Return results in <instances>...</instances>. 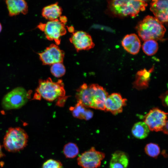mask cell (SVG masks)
Wrapping results in <instances>:
<instances>
[{
	"instance_id": "6da1fadb",
	"label": "cell",
	"mask_w": 168,
	"mask_h": 168,
	"mask_svg": "<svg viewBox=\"0 0 168 168\" xmlns=\"http://www.w3.org/2000/svg\"><path fill=\"white\" fill-rule=\"evenodd\" d=\"M108 96L106 90L98 84L84 83L77 90L76 98L86 108L105 110V102Z\"/></svg>"
},
{
	"instance_id": "7a4b0ae2",
	"label": "cell",
	"mask_w": 168,
	"mask_h": 168,
	"mask_svg": "<svg viewBox=\"0 0 168 168\" xmlns=\"http://www.w3.org/2000/svg\"><path fill=\"white\" fill-rule=\"evenodd\" d=\"M136 28L139 36L144 41L161 40L166 30L162 23L155 16L149 15L140 21Z\"/></svg>"
},
{
	"instance_id": "3957f363",
	"label": "cell",
	"mask_w": 168,
	"mask_h": 168,
	"mask_svg": "<svg viewBox=\"0 0 168 168\" xmlns=\"http://www.w3.org/2000/svg\"><path fill=\"white\" fill-rule=\"evenodd\" d=\"M108 8L111 14L119 17L137 16L145 10L147 5L143 0H111L108 1Z\"/></svg>"
},
{
	"instance_id": "277c9868",
	"label": "cell",
	"mask_w": 168,
	"mask_h": 168,
	"mask_svg": "<svg viewBox=\"0 0 168 168\" xmlns=\"http://www.w3.org/2000/svg\"><path fill=\"white\" fill-rule=\"evenodd\" d=\"M34 97L38 99L42 97L49 101H53L59 97L65 95L64 84L61 80L58 82H53L50 78L46 80H40L36 90Z\"/></svg>"
},
{
	"instance_id": "5b68a950",
	"label": "cell",
	"mask_w": 168,
	"mask_h": 168,
	"mask_svg": "<svg viewBox=\"0 0 168 168\" xmlns=\"http://www.w3.org/2000/svg\"><path fill=\"white\" fill-rule=\"evenodd\" d=\"M28 139L27 133L23 129L20 127L10 128L4 137V146L9 152H18L26 146Z\"/></svg>"
},
{
	"instance_id": "8992f818",
	"label": "cell",
	"mask_w": 168,
	"mask_h": 168,
	"mask_svg": "<svg viewBox=\"0 0 168 168\" xmlns=\"http://www.w3.org/2000/svg\"><path fill=\"white\" fill-rule=\"evenodd\" d=\"M29 95L23 87H17L6 94L3 97L2 105L6 110L17 109L27 102Z\"/></svg>"
},
{
	"instance_id": "52a82bcc",
	"label": "cell",
	"mask_w": 168,
	"mask_h": 168,
	"mask_svg": "<svg viewBox=\"0 0 168 168\" xmlns=\"http://www.w3.org/2000/svg\"><path fill=\"white\" fill-rule=\"evenodd\" d=\"M37 27L44 32L48 40L54 41L57 45L60 43L61 36L66 33L65 24L59 19L49 21L46 23H40Z\"/></svg>"
},
{
	"instance_id": "ba28073f",
	"label": "cell",
	"mask_w": 168,
	"mask_h": 168,
	"mask_svg": "<svg viewBox=\"0 0 168 168\" xmlns=\"http://www.w3.org/2000/svg\"><path fill=\"white\" fill-rule=\"evenodd\" d=\"M105 157V153L92 147L80 155L77 159V163L82 168H98Z\"/></svg>"
},
{
	"instance_id": "9c48e42d",
	"label": "cell",
	"mask_w": 168,
	"mask_h": 168,
	"mask_svg": "<svg viewBox=\"0 0 168 168\" xmlns=\"http://www.w3.org/2000/svg\"><path fill=\"white\" fill-rule=\"evenodd\" d=\"M168 117V113L157 108L151 110L146 115L144 122L150 130L158 132L162 131Z\"/></svg>"
},
{
	"instance_id": "30bf717a",
	"label": "cell",
	"mask_w": 168,
	"mask_h": 168,
	"mask_svg": "<svg viewBox=\"0 0 168 168\" xmlns=\"http://www.w3.org/2000/svg\"><path fill=\"white\" fill-rule=\"evenodd\" d=\"M40 60L43 65H52L63 61L64 53L56 44H51L44 51L38 53Z\"/></svg>"
},
{
	"instance_id": "8fae6325",
	"label": "cell",
	"mask_w": 168,
	"mask_h": 168,
	"mask_svg": "<svg viewBox=\"0 0 168 168\" xmlns=\"http://www.w3.org/2000/svg\"><path fill=\"white\" fill-rule=\"evenodd\" d=\"M69 40L77 52L90 49L95 46L91 36L83 31H78L73 33Z\"/></svg>"
},
{
	"instance_id": "7c38bea8",
	"label": "cell",
	"mask_w": 168,
	"mask_h": 168,
	"mask_svg": "<svg viewBox=\"0 0 168 168\" xmlns=\"http://www.w3.org/2000/svg\"><path fill=\"white\" fill-rule=\"evenodd\" d=\"M126 100L119 93H113L108 96L105 100V110L114 115L120 113L122 112L123 107L126 105Z\"/></svg>"
},
{
	"instance_id": "4fadbf2b",
	"label": "cell",
	"mask_w": 168,
	"mask_h": 168,
	"mask_svg": "<svg viewBox=\"0 0 168 168\" xmlns=\"http://www.w3.org/2000/svg\"><path fill=\"white\" fill-rule=\"evenodd\" d=\"M150 10L161 22H168V0H152Z\"/></svg>"
},
{
	"instance_id": "5bb4252c",
	"label": "cell",
	"mask_w": 168,
	"mask_h": 168,
	"mask_svg": "<svg viewBox=\"0 0 168 168\" xmlns=\"http://www.w3.org/2000/svg\"><path fill=\"white\" fill-rule=\"evenodd\" d=\"M122 45L125 50L133 55L137 54L141 47L140 41L135 34L125 35L122 41Z\"/></svg>"
},
{
	"instance_id": "9a60e30c",
	"label": "cell",
	"mask_w": 168,
	"mask_h": 168,
	"mask_svg": "<svg viewBox=\"0 0 168 168\" xmlns=\"http://www.w3.org/2000/svg\"><path fill=\"white\" fill-rule=\"evenodd\" d=\"M6 3L10 16H15L20 13L26 14L28 12V5L24 0H7Z\"/></svg>"
},
{
	"instance_id": "2e32d148",
	"label": "cell",
	"mask_w": 168,
	"mask_h": 168,
	"mask_svg": "<svg viewBox=\"0 0 168 168\" xmlns=\"http://www.w3.org/2000/svg\"><path fill=\"white\" fill-rule=\"evenodd\" d=\"M129 163L128 157L124 152L117 151L112 155L110 168H127Z\"/></svg>"
},
{
	"instance_id": "e0dca14e",
	"label": "cell",
	"mask_w": 168,
	"mask_h": 168,
	"mask_svg": "<svg viewBox=\"0 0 168 168\" xmlns=\"http://www.w3.org/2000/svg\"><path fill=\"white\" fill-rule=\"evenodd\" d=\"M62 9L58 2L47 6L43 8L42 16L49 21L58 19L61 16Z\"/></svg>"
},
{
	"instance_id": "ac0fdd59",
	"label": "cell",
	"mask_w": 168,
	"mask_h": 168,
	"mask_svg": "<svg viewBox=\"0 0 168 168\" xmlns=\"http://www.w3.org/2000/svg\"><path fill=\"white\" fill-rule=\"evenodd\" d=\"M70 110L73 117L81 119L88 120L92 118L93 113L90 110L77 102L73 107H71Z\"/></svg>"
},
{
	"instance_id": "d6986e66",
	"label": "cell",
	"mask_w": 168,
	"mask_h": 168,
	"mask_svg": "<svg viewBox=\"0 0 168 168\" xmlns=\"http://www.w3.org/2000/svg\"><path fill=\"white\" fill-rule=\"evenodd\" d=\"M150 130L144 122H138L135 124L131 130L133 135L135 138L142 139L148 135Z\"/></svg>"
},
{
	"instance_id": "ffe728a7",
	"label": "cell",
	"mask_w": 168,
	"mask_h": 168,
	"mask_svg": "<svg viewBox=\"0 0 168 168\" xmlns=\"http://www.w3.org/2000/svg\"><path fill=\"white\" fill-rule=\"evenodd\" d=\"M150 73V71H147L145 69L138 71L135 82V86L139 88L147 87L149 79Z\"/></svg>"
},
{
	"instance_id": "44dd1931",
	"label": "cell",
	"mask_w": 168,
	"mask_h": 168,
	"mask_svg": "<svg viewBox=\"0 0 168 168\" xmlns=\"http://www.w3.org/2000/svg\"><path fill=\"white\" fill-rule=\"evenodd\" d=\"M63 152L66 158L72 159L77 156L79 153V149L76 144L69 142L64 146Z\"/></svg>"
},
{
	"instance_id": "7402d4cb",
	"label": "cell",
	"mask_w": 168,
	"mask_h": 168,
	"mask_svg": "<svg viewBox=\"0 0 168 168\" xmlns=\"http://www.w3.org/2000/svg\"><path fill=\"white\" fill-rule=\"evenodd\" d=\"M142 47L143 51L146 55L151 56L156 53L158 46L156 41L148 40L144 41Z\"/></svg>"
},
{
	"instance_id": "603a6c76",
	"label": "cell",
	"mask_w": 168,
	"mask_h": 168,
	"mask_svg": "<svg viewBox=\"0 0 168 168\" xmlns=\"http://www.w3.org/2000/svg\"><path fill=\"white\" fill-rule=\"evenodd\" d=\"M144 151L147 155L153 158L157 157L160 152L159 146L153 143H150L147 144L145 146Z\"/></svg>"
},
{
	"instance_id": "cb8c5ba5",
	"label": "cell",
	"mask_w": 168,
	"mask_h": 168,
	"mask_svg": "<svg viewBox=\"0 0 168 168\" xmlns=\"http://www.w3.org/2000/svg\"><path fill=\"white\" fill-rule=\"evenodd\" d=\"M50 71L54 77H59L64 75L66 72V69L62 63H58L52 65L50 68Z\"/></svg>"
},
{
	"instance_id": "d4e9b609",
	"label": "cell",
	"mask_w": 168,
	"mask_h": 168,
	"mask_svg": "<svg viewBox=\"0 0 168 168\" xmlns=\"http://www.w3.org/2000/svg\"><path fill=\"white\" fill-rule=\"evenodd\" d=\"M42 168H63L62 163L59 161L50 159L43 164Z\"/></svg>"
},
{
	"instance_id": "484cf974",
	"label": "cell",
	"mask_w": 168,
	"mask_h": 168,
	"mask_svg": "<svg viewBox=\"0 0 168 168\" xmlns=\"http://www.w3.org/2000/svg\"><path fill=\"white\" fill-rule=\"evenodd\" d=\"M164 104L168 107V92L161 97Z\"/></svg>"
},
{
	"instance_id": "4316f807",
	"label": "cell",
	"mask_w": 168,
	"mask_h": 168,
	"mask_svg": "<svg viewBox=\"0 0 168 168\" xmlns=\"http://www.w3.org/2000/svg\"><path fill=\"white\" fill-rule=\"evenodd\" d=\"M162 131L165 134H168V120H167Z\"/></svg>"
},
{
	"instance_id": "83f0119b",
	"label": "cell",
	"mask_w": 168,
	"mask_h": 168,
	"mask_svg": "<svg viewBox=\"0 0 168 168\" xmlns=\"http://www.w3.org/2000/svg\"><path fill=\"white\" fill-rule=\"evenodd\" d=\"M59 20L62 23L65 24L67 21V18L65 16H61L59 17Z\"/></svg>"
},
{
	"instance_id": "f1b7e54d",
	"label": "cell",
	"mask_w": 168,
	"mask_h": 168,
	"mask_svg": "<svg viewBox=\"0 0 168 168\" xmlns=\"http://www.w3.org/2000/svg\"><path fill=\"white\" fill-rule=\"evenodd\" d=\"M68 31L71 33H73L74 32V27L72 26H70V27L67 26Z\"/></svg>"
},
{
	"instance_id": "f546056e",
	"label": "cell",
	"mask_w": 168,
	"mask_h": 168,
	"mask_svg": "<svg viewBox=\"0 0 168 168\" xmlns=\"http://www.w3.org/2000/svg\"><path fill=\"white\" fill-rule=\"evenodd\" d=\"M4 155L1 150V146L0 145V158L2 157Z\"/></svg>"
},
{
	"instance_id": "4dcf8cb0",
	"label": "cell",
	"mask_w": 168,
	"mask_h": 168,
	"mask_svg": "<svg viewBox=\"0 0 168 168\" xmlns=\"http://www.w3.org/2000/svg\"><path fill=\"white\" fill-rule=\"evenodd\" d=\"M2 25L1 24V23H0V33L1 32L2 30Z\"/></svg>"
}]
</instances>
